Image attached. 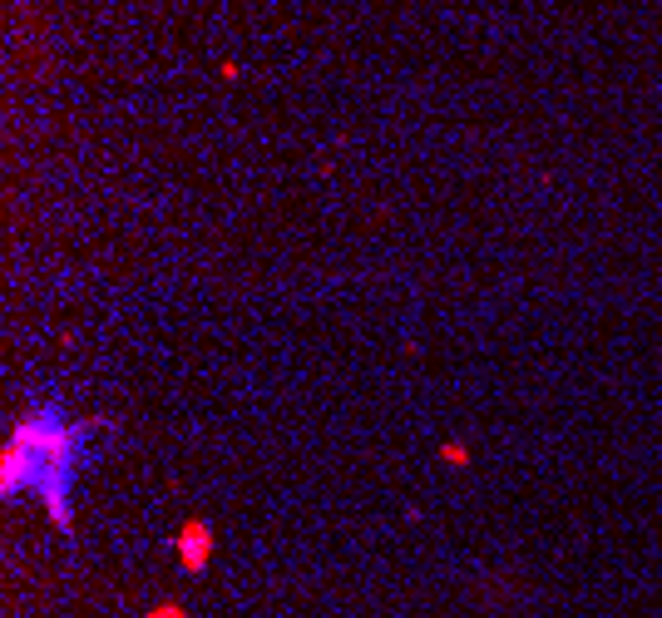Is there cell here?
<instances>
[{"mask_svg": "<svg viewBox=\"0 0 662 618\" xmlns=\"http://www.w3.org/2000/svg\"><path fill=\"white\" fill-rule=\"evenodd\" d=\"M213 525L207 519H183L173 535V549H178V564H183V574H203L207 564H213Z\"/></svg>", "mask_w": 662, "mask_h": 618, "instance_id": "6da1fadb", "label": "cell"}, {"mask_svg": "<svg viewBox=\"0 0 662 618\" xmlns=\"http://www.w3.org/2000/svg\"><path fill=\"white\" fill-rule=\"evenodd\" d=\"M69 480H45V485L35 490L40 499H45V509H49V525L59 529V535H69L75 529V509H69Z\"/></svg>", "mask_w": 662, "mask_h": 618, "instance_id": "7a4b0ae2", "label": "cell"}, {"mask_svg": "<svg viewBox=\"0 0 662 618\" xmlns=\"http://www.w3.org/2000/svg\"><path fill=\"white\" fill-rule=\"evenodd\" d=\"M440 460H445L450 470H464V465H470V446H464V440H445V446H440Z\"/></svg>", "mask_w": 662, "mask_h": 618, "instance_id": "3957f363", "label": "cell"}, {"mask_svg": "<svg viewBox=\"0 0 662 618\" xmlns=\"http://www.w3.org/2000/svg\"><path fill=\"white\" fill-rule=\"evenodd\" d=\"M144 618H188V608L183 604H154Z\"/></svg>", "mask_w": 662, "mask_h": 618, "instance_id": "277c9868", "label": "cell"}, {"mask_svg": "<svg viewBox=\"0 0 662 618\" xmlns=\"http://www.w3.org/2000/svg\"><path fill=\"white\" fill-rule=\"evenodd\" d=\"M217 75H223L227 85H237V80H243V65H237V60H223V65H217Z\"/></svg>", "mask_w": 662, "mask_h": 618, "instance_id": "5b68a950", "label": "cell"}]
</instances>
